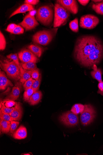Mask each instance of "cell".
I'll return each instance as SVG.
<instances>
[{
	"label": "cell",
	"instance_id": "1",
	"mask_svg": "<svg viewBox=\"0 0 103 155\" xmlns=\"http://www.w3.org/2000/svg\"><path fill=\"white\" fill-rule=\"evenodd\" d=\"M74 56L81 65L86 67H92L98 64L103 57L102 44L95 36H82L76 41Z\"/></svg>",
	"mask_w": 103,
	"mask_h": 155
},
{
	"label": "cell",
	"instance_id": "2",
	"mask_svg": "<svg viewBox=\"0 0 103 155\" xmlns=\"http://www.w3.org/2000/svg\"><path fill=\"white\" fill-rule=\"evenodd\" d=\"M58 28H54L48 30L37 32L33 37L34 43L46 46L49 44L56 34Z\"/></svg>",
	"mask_w": 103,
	"mask_h": 155
},
{
	"label": "cell",
	"instance_id": "3",
	"mask_svg": "<svg viewBox=\"0 0 103 155\" xmlns=\"http://www.w3.org/2000/svg\"><path fill=\"white\" fill-rule=\"evenodd\" d=\"M0 63L1 68L9 78L16 81L20 79V68L15 62L5 59Z\"/></svg>",
	"mask_w": 103,
	"mask_h": 155
},
{
	"label": "cell",
	"instance_id": "4",
	"mask_svg": "<svg viewBox=\"0 0 103 155\" xmlns=\"http://www.w3.org/2000/svg\"><path fill=\"white\" fill-rule=\"evenodd\" d=\"M35 16L37 21L41 24L49 26L52 23L53 18V8L49 5L41 6L37 10Z\"/></svg>",
	"mask_w": 103,
	"mask_h": 155
},
{
	"label": "cell",
	"instance_id": "5",
	"mask_svg": "<svg viewBox=\"0 0 103 155\" xmlns=\"http://www.w3.org/2000/svg\"><path fill=\"white\" fill-rule=\"evenodd\" d=\"M69 15V12L60 4L56 3L54 5V28L64 25L68 19Z\"/></svg>",
	"mask_w": 103,
	"mask_h": 155
},
{
	"label": "cell",
	"instance_id": "6",
	"mask_svg": "<svg viewBox=\"0 0 103 155\" xmlns=\"http://www.w3.org/2000/svg\"><path fill=\"white\" fill-rule=\"evenodd\" d=\"M85 108L80 116V120L82 125L87 126L90 124L96 116V112L91 104L84 105Z\"/></svg>",
	"mask_w": 103,
	"mask_h": 155
},
{
	"label": "cell",
	"instance_id": "7",
	"mask_svg": "<svg viewBox=\"0 0 103 155\" xmlns=\"http://www.w3.org/2000/svg\"><path fill=\"white\" fill-rule=\"evenodd\" d=\"M99 23L98 18L95 15H85L82 16L80 19V26L84 29H94Z\"/></svg>",
	"mask_w": 103,
	"mask_h": 155
},
{
	"label": "cell",
	"instance_id": "8",
	"mask_svg": "<svg viewBox=\"0 0 103 155\" xmlns=\"http://www.w3.org/2000/svg\"><path fill=\"white\" fill-rule=\"evenodd\" d=\"M59 120L64 124L68 126H75L79 123L78 116L71 111L64 113L60 117Z\"/></svg>",
	"mask_w": 103,
	"mask_h": 155
},
{
	"label": "cell",
	"instance_id": "9",
	"mask_svg": "<svg viewBox=\"0 0 103 155\" xmlns=\"http://www.w3.org/2000/svg\"><path fill=\"white\" fill-rule=\"evenodd\" d=\"M18 54L19 59L22 63L32 62L36 64L40 61L39 58L28 49H23Z\"/></svg>",
	"mask_w": 103,
	"mask_h": 155
},
{
	"label": "cell",
	"instance_id": "10",
	"mask_svg": "<svg viewBox=\"0 0 103 155\" xmlns=\"http://www.w3.org/2000/svg\"><path fill=\"white\" fill-rule=\"evenodd\" d=\"M56 2L72 14L76 15L78 12V4L75 0H58Z\"/></svg>",
	"mask_w": 103,
	"mask_h": 155
},
{
	"label": "cell",
	"instance_id": "11",
	"mask_svg": "<svg viewBox=\"0 0 103 155\" xmlns=\"http://www.w3.org/2000/svg\"><path fill=\"white\" fill-rule=\"evenodd\" d=\"M19 25L24 28L26 31H28L34 29L39 25V23L35 17H31L27 15Z\"/></svg>",
	"mask_w": 103,
	"mask_h": 155
},
{
	"label": "cell",
	"instance_id": "12",
	"mask_svg": "<svg viewBox=\"0 0 103 155\" xmlns=\"http://www.w3.org/2000/svg\"><path fill=\"white\" fill-rule=\"evenodd\" d=\"M21 84L18 82L14 87L11 92L5 98L4 101H14L19 98L21 88Z\"/></svg>",
	"mask_w": 103,
	"mask_h": 155
},
{
	"label": "cell",
	"instance_id": "13",
	"mask_svg": "<svg viewBox=\"0 0 103 155\" xmlns=\"http://www.w3.org/2000/svg\"><path fill=\"white\" fill-rule=\"evenodd\" d=\"M23 114L22 110L19 102L17 103L14 110L9 114L13 120L20 121L21 120Z\"/></svg>",
	"mask_w": 103,
	"mask_h": 155
},
{
	"label": "cell",
	"instance_id": "14",
	"mask_svg": "<svg viewBox=\"0 0 103 155\" xmlns=\"http://www.w3.org/2000/svg\"><path fill=\"white\" fill-rule=\"evenodd\" d=\"M13 84L7 78L5 73L0 71V89L4 90L8 86L13 87Z\"/></svg>",
	"mask_w": 103,
	"mask_h": 155
},
{
	"label": "cell",
	"instance_id": "15",
	"mask_svg": "<svg viewBox=\"0 0 103 155\" xmlns=\"http://www.w3.org/2000/svg\"><path fill=\"white\" fill-rule=\"evenodd\" d=\"M34 8L33 5L28 4H24L12 13L9 18H10L18 14L24 13L28 11L30 12L31 11L34 10Z\"/></svg>",
	"mask_w": 103,
	"mask_h": 155
},
{
	"label": "cell",
	"instance_id": "16",
	"mask_svg": "<svg viewBox=\"0 0 103 155\" xmlns=\"http://www.w3.org/2000/svg\"><path fill=\"white\" fill-rule=\"evenodd\" d=\"M27 135L26 128L23 125L21 126L14 133L13 137L14 139L21 140L25 138Z\"/></svg>",
	"mask_w": 103,
	"mask_h": 155
},
{
	"label": "cell",
	"instance_id": "17",
	"mask_svg": "<svg viewBox=\"0 0 103 155\" xmlns=\"http://www.w3.org/2000/svg\"><path fill=\"white\" fill-rule=\"evenodd\" d=\"M42 94L40 91H37L34 93L31 96L28 102L31 105L37 104L42 99Z\"/></svg>",
	"mask_w": 103,
	"mask_h": 155
},
{
	"label": "cell",
	"instance_id": "18",
	"mask_svg": "<svg viewBox=\"0 0 103 155\" xmlns=\"http://www.w3.org/2000/svg\"><path fill=\"white\" fill-rule=\"evenodd\" d=\"M21 79L20 82L22 84L29 79L31 78L32 71H28L24 69L22 67L21 64L20 67Z\"/></svg>",
	"mask_w": 103,
	"mask_h": 155
},
{
	"label": "cell",
	"instance_id": "19",
	"mask_svg": "<svg viewBox=\"0 0 103 155\" xmlns=\"http://www.w3.org/2000/svg\"><path fill=\"white\" fill-rule=\"evenodd\" d=\"M93 70L91 72V74L93 78L99 82H102L101 72L100 68H98L96 64L92 66Z\"/></svg>",
	"mask_w": 103,
	"mask_h": 155
},
{
	"label": "cell",
	"instance_id": "20",
	"mask_svg": "<svg viewBox=\"0 0 103 155\" xmlns=\"http://www.w3.org/2000/svg\"><path fill=\"white\" fill-rule=\"evenodd\" d=\"M27 49L31 51L39 58L40 57L44 51L42 48L34 45L28 46L27 47Z\"/></svg>",
	"mask_w": 103,
	"mask_h": 155
},
{
	"label": "cell",
	"instance_id": "21",
	"mask_svg": "<svg viewBox=\"0 0 103 155\" xmlns=\"http://www.w3.org/2000/svg\"><path fill=\"white\" fill-rule=\"evenodd\" d=\"M0 124L1 130L2 133L7 134L10 131L11 121L1 119Z\"/></svg>",
	"mask_w": 103,
	"mask_h": 155
},
{
	"label": "cell",
	"instance_id": "22",
	"mask_svg": "<svg viewBox=\"0 0 103 155\" xmlns=\"http://www.w3.org/2000/svg\"><path fill=\"white\" fill-rule=\"evenodd\" d=\"M85 108V106L81 104H76L73 105L71 111L76 115L82 114Z\"/></svg>",
	"mask_w": 103,
	"mask_h": 155
},
{
	"label": "cell",
	"instance_id": "23",
	"mask_svg": "<svg viewBox=\"0 0 103 155\" xmlns=\"http://www.w3.org/2000/svg\"><path fill=\"white\" fill-rule=\"evenodd\" d=\"M21 64L24 69L28 71H32L37 68L36 63L34 62H29L25 63L21 62Z\"/></svg>",
	"mask_w": 103,
	"mask_h": 155
},
{
	"label": "cell",
	"instance_id": "24",
	"mask_svg": "<svg viewBox=\"0 0 103 155\" xmlns=\"http://www.w3.org/2000/svg\"><path fill=\"white\" fill-rule=\"evenodd\" d=\"M69 26L70 29L73 32L77 33L79 31V21L78 18L71 21L69 23Z\"/></svg>",
	"mask_w": 103,
	"mask_h": 155
},
{
	"label": "cell",
	"instance_id": "25",
	"mask_svg": "<svg viewBox=\"0 0 103 155\" xmlns=\"http://www.w3.org/2000/svg\"><path fill=\"white\" fill-rule=\"evenodd\" d=\"M92 8L97 13L103 15V1L100 3L94 4Z\"/></svg>",
	"mask_w": 103,
	"mask_h": 155
},
{
	"label": "cell",
	"instance_id": "26",
	"mask_svg": "<svg viewBox=\"0 0 103 155\" xmlns=\"http://www.w3.org/2000/svg\"><path fill=\"white\" fill-rule=\"evenodd\" d=\"M35 92L32 88L25 91L23 94L24 99V101L28 102L31 96Z\"/></svg>",
	"mask_w": 103,
	"mask_h": 155
},
{
	"label": "cell",
	"instance_id": "27",
	"mask_svg": "<svg viewBox=\"0 0 103 155\" xmlns=\"http://www.w3.org/2000/svg\"><path fill=\"white\" fill-rule=\"evenodd\" d=\"M7 57L8 58L15 62L20 68L21 63H20L19 61V58L18 54H11L7 55Z\"/></svg>",
	"mask_w": 103,
	"mask_h": 155
},
{
	"label": "cell",
	"instance_id": "28",
	"mask_svg": "<svg viewBox=\"0 0 103 155\" xmlns=\"http://www.w3.org/2000/svg\"><path fill=\"white\" fill-rule=\"evenodd\" d=\"M6 45V42L5 37L1 32H0V49L4 50L5 49Z\"/></svg>",
	"mask_w": 103,
	"mask_h": 155
},
{
	"label": "cell",
	"instance_id": "29",
	"mask_svg": "<svg viewBox=\"0 0 103 155\" xmlns=\"http://www.w3.org/2000/svg\"><path fill=\"white\" fill-rule=\"evenodd\" d=\"M35 80L31 78L29 79L23 84V87L25 91L32 88L33 83Z\"/></svg>",
	"mask_w": 103,
	"mask_h": 155
},
{
	"label": "cell",
	"instance_id": "30",
	"mask_svg": "<svg viewBox=\"0 0 103 155\" xmlns=\"http://www.w3.org/2000/svg\"><path fill=\"white\" fill-rule=\"evenodd\" d=\"M19 123V122L17 121L12 120L11 121L10 130V131L11 134H13L16 131Z\"/></svg>",
	"mask_w": 103,
	"mask_h": 155
},
{
	"label": "cell",
	"instance_id": "31",
	"mask_svg": "<svg viewBox=\"0 0 103 155\" xmlns=\"http://www.w3.org/2000/svg\"><path fill=\"white\" fill-rule=\"evenodd\" d=\"M41 79V75L40 74L39 78L35 80L33 84L32 88L36 92L38 91L40 85Z\"/></svg>",
	"mask_w": 103,
	"mask_h": 155
},
{
	"label": "cell",
	"instance_id": "32",
	"mask_svg": "<svg viewBox=\"0 0 103 155\" xmlns=\"http://www.w3.org/2000/svg\"><path fill=\"white\" fill-rule=\"evenodd\" d=\"M1 103L2 105V107L1 108V111L5 113L9 114L15 108V107L11 108L6 107L2 102Z\"/></svg>",
	"mask_w": 103,
	"mask_h": 155
},
{
	"label": "cell",
	"instance_id": "33",
	"mask_svg": "<svg viewBox=\"0 0 103 155\" xmlns=\"http://www.w3.org/2000/svg\"><path fill=\"white\" fill-rule=\"evenodd\" d=\"M24 32V28L19 25H18L13 30L11 34L15 35L23 34Z\"/></svg>",
	"mask_w": 103,
	"mask_h": 155
},
{
	"label": "cell",
	"instance_id": "34",
	"mask_svg": "<svg viewBox=\"0 0 103 155\" xmlns=\"http://www.w3.org/2000/svg\"><path fill=\"white\" fill-rule=\"evenodd\" d=\"M0 112L1 119L10 121L13 120L9 114L5 113L2 111Z\"/></svg>",
	"mask_w": 103,
	"mask_h": 155
},
{
	"label": "cell",
	"instance_id": "35",
	"mask_svg": "<svg viewBox=\"0 0 103 155\" xmlns=\"http://www.w3.org/2000/svg\"><path fill=\"white\" fill-rule=\"evenodd\" d=\"M39 69L37 68L32 71L31 78L34 80L38 79L40 75Z\"/></svg>",
	"mask_w": 103,
	"mask_h": 155
},
{
	"label": "cell",
	"instance_id": "36",
	"mask_svg": "<svg viewBox=\"0 0 103 155\" xmlns=\"http://www.w3.org/2000/svg\"><path fill=\"white\" fill-rule=\"evenodd\" d=\"M2 102L6 107L8 108L13 107V106L16 105L17 104L16 102L11 101H4Z\"/></svg>",
	"mask_w": 103,
	"mask_h": 155
},
{
	"label": "cell",
	"instance_id": "37",
	"mask_svg": "<svg viewBox=\"0 0 103 155\" xmlns=\"http://www.w3.org/2000/svg\"><path fill=\"white\" fill-rule=\"evenodd\" d=\"M18 25L15 24L11 23L9 24L8 26L6 31L11 33H12L13 30Z\"/></svg>",
	"mask_w": 103,
	"mask_h": 155
},
{
	"label": "cell",
	"instance_id": "38",
	"mask_svg": "<svg viewBox=\"0 0 103 155\" xmlns=\"http://www.w3.org/2000/svg\"><path fill=\"white\" fill-rule=\"evenodd\" d=\"M40 1L39 0H25L24 3L25 4H28L31 5H37Z\"/></svg>",
	"mask_w": 103,
	"mask_h": 155
},
{
	"label": "cell",
	"instance_id": "39",
	"mask_svg": "<svg viewBox=\"0 0 103 155\" xmlns=\"http://www.w3.org/2000/svg\"><path fill=\"white\" fill-rule=\"evenodd\" d=\"M98 94H101L103 96V82H99L98 84Z\"/></svg>",
	"mask_w": 103,
	"mask_h": 155
},
{
	"label": "cell",
	"instance_id": "40",
	"mask_svg": "<svg viewBox=\"0 0 103 155\" xmlns=\"http://www.w3.org/2000/svg\"><path fill=\"white\" fill-rule=\"evenodd\" d=\"M78 2L82 5L83 6L86 5L90 1H87V0H79L78 1Z\"/></svg>",
	"mask_w": 103,
	"mask_h": 155
},
{
	"label": "cell",
	"instance_id": "41",
	"mask_svg": "<svg viewBox=\"0 0 103 155\" xmlns=\"http://www.w3.org/2000/svg\"><path fill=\"white\" fill-rule=\"evenodd\" d=\"M37 12V11L34 10L29 12L27 15L31 17H35V16H36Z\"/></svg>",
	"mask_w": 103,
	"mask_h": 155
},
{
	"label": "cell",
	"instance_id": "42",
	"mask_svg": "<svg viewBox=\"0 0 103 155\" xmlns=\"http://www.w3.org/2000/svg\"><path fill=\"white\" fill-rule=\"evenodd\" d=\"M92 1L95 2V3H97V2H102V1H97V0H96V1Z\"/></svg>",
	"mask_w": 103,
	"mask_h": 155
},
{
	"label": "cell",
	"instance_id": "43",
	"mask_svg": "<svg viewBox=\"0 0 103 155\" xmlns=\"http://www.w3.org/2000/svg\"><path fill=\"white\" fill-rule=\"evenodd\" d=\"M23 155H31V154H29V153H24L23 154H22Z\"/></svg>",
	"mask_w": 103,
	"mask_h": 155
}]
</instances>
